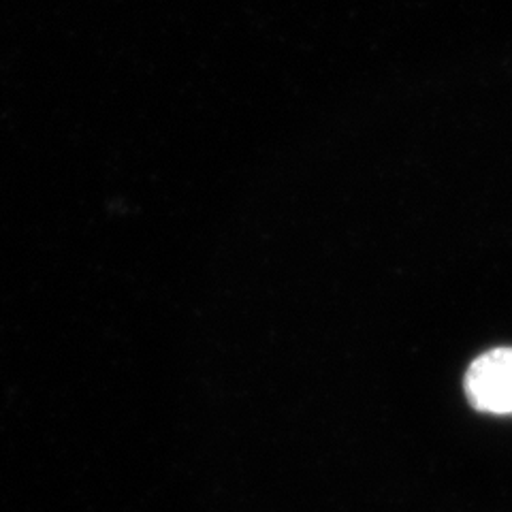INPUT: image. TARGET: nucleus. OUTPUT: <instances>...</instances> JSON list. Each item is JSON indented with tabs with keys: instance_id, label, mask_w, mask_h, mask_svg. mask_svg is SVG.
<instances>
[{
	"instance_id": "obj_1",
	"label": "nucleus",
	"mask_w": 512,
	"mask_h": 512,
	"mask_svg": "<svg viewBox=\"0 0 512 512\" xmlns=\"http://www.w3.org/2000/svg\"><path fill=\"white\" fill-rule=\"evenodd\" d=\"M466 393L474 408L512 416V348L480 355L466 374Z\"/></svg>"
}]
</instances>
